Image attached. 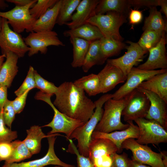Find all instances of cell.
<instances>
[{
	"label": "cell",
	"instance_id": "6da1fadb",
	"mask_svg": "<svg viewBox=\"0 0 167 167\" xmlns=\"http://www.w3.org/2000/svg\"><path fill=\"white\" fill-rule=\"evenodd\" d=\"M53 105L61 113L84 123L92 116L95 105L74 82H65L58 87Z\"/></svg>",
	"mask_w": 167,
	"mask_h": 167
},
{
	"label": "cell",
	"instance_id": "7a4b0ae2",
	"mask_svg": "<svg viewBox=\"0 0 167 167\" xmlns=\"http://www.w3.org/2000/svg\"><path fill=\"white\" fill-rule=\"evenodd\" d=\"M112 97L113 94H106L95 101L96 109L92 116L83 125L76 128L71 135L70 139L75 138L77 140V148L81 155L88 157V146L92 140V134L103 115V105Z\"/></svg>",
	"mask_w": 167,
	"mask_h": 167
},
{
	"label": "cell",
	"instance_id": "3957f363",
	"mask_svg": "<svg viewBox=\"0 0 167 167\" xmlns=\"http://www.w3.org/2000/svg\"><path fill=\"white\" fill-rule=\"evenodd\" d=\"M131 93L120 99L115 100L111 98L105 102L102 117L94 131L109 133L117 130L122 131L128 127L129 124L122 123L121 118L122 111Z\"/></svg>",
	"mask_w": 167,
	"mask_h": 167
},
{
	"label": "cell",
	"instance_id": "277c9868",
	"mask_svg": "<svg viewBox=\"0 0 167 167\" xmlns=\"http://www.w3.org/2000/svg\"><path fill=\"white\" fill-rule=\"evenodd\" d=\"M53 95L40 91L37 92L35 96V99L43 101L48 104L54 111V116L52 120L42 127H49L51 128L52 130L48 133V135L63 133L65 134L66 137L68 139L76 128L84 123L70 118L59 111L51 101L50 98Z\"/></svg>",
	"mask_w": 167,
	"mask_h": 167
},
{
	"label": "cell",
	"instance_id": "5b68a950",
	"mask_svg": "<svg viewBox=\"0 0 167 167\" xmlns=\"http://www.w3.org/2000/svg\"><path fill=\"white\" fill-rule=\"evenodd\" d=\"M127 14L109 11L106 14L95 15L87 23L97 27L103 37L122 41L123 39L120 34L119 28L126 22Z\"/></svg>",
	"mask_w": 167,
	"mask_h": 167
},
{
	"label": "cell",
	"instance_id": "8992f818",
	"mask_svg": "<svg viewBox=\"0 0 167 167\" xmlns=\"http://www.w3.org/2000/svg\"><path fill=\"white\" fill-rule=\"evenodd\" d=\"M37 1L33 0L31 3L24 6H15L6 12L1 11L0 9V17L6 19L13 31L19 34L25 30L28 32H32L36 20L31 15L29 10Z\"/></svg>",
	"mask_w": 167,
	"mask_h": 167
},
{
	"label": "cell",
	"instance_id": "52a82bcc",
	"mask_svg": "<svg viewBox=\"0 0 167 167\" xmlns=\"http://www.w3.org/2000/svg\"><path fill=\"white\" fill-rule=\"evenodd\" d=\"M118 151L115 145L109 139H92L88 157L96 167H111L112 157Z\"/></svg>",
	"mask_w": 167,
	"mask_h": 167
},
{
	"label": "cell",
	"instance_id": "ba28073f",
	"mask_svg": "<svg viewBox=\"0 0 167 167\" xmlns=\"http://www.w3.org/2000/svg\"><path fill=\"white\" fill-rule=\"evenodd\" d=\"M0 48L2 54L10 52L19 58L23 57L29 50L21 35L12 30L7 20L3 18H2Z\"/></svg>",
	"mask_w": 167,
	"mask_h": 167
},
{
	"label": "cell",
	"instance_id": "9c48e42d",
	"mask_svg": "<svg viewBox=\"0 0 167 167\" xmlns=\"http://www.w3.org/2000/svg\"><path fill=\"white\" fill-rule=\"evenodd\" d=\"M137 124L139 135L136 140L141 144H152L158 146L161 143L167 142V131L156 121L139 118L134 121Z\"/></svg>",
	"mask_w": 167,
	"mask_h": 167
},
{
	"label": "cell",
	"instance_id": "30bf717a",
	"mask_svg": "<svg viewBox=\"0 0 167 167\" xmlns=\"http://www.w3.org/2000/svg\"><path fill=\"white\" fill-rule=\"evenodd\" d=\"M57 33L54 31L33 32L23 38L26 44L29 47V56L40 52L45 54L50 46H64L65 45L59 39Z\"/></svg>",
	"mask_w": 167,
	"mask_h": 167
},
{
	"label": "cell",
	"instance_id": "8fae6325",
	"mask_svg": "<svg viewBox=\"0 0 167 167\" xmlns=\"http://www.w3.org/2000/svg\"><path fill=\"white\" fill-rule=\"evenodd\" d=\"M122 149L130 150L132 153V160L148 165L151 167H165L161 153L153 151L147 145L141 144L133 138H129L122 144Z\"/></svg>",
	"mask_w": 167,
	"mask_h": 167
},
{
	"label": "cell",
	"instance_id": "7c38bea8",
	"mask_svg": "<svg viewBox=\"0 0 167 167\" xmlns=\"http://www.w3.org/2000/svg\"><path fill=\"white\" fill-rule=\"evenodd\" d=\"M167 71V69L146 70L133 67L126 76V83L113 94L112 99L118 100L129 95L143 81L157 74Z\"/></svg>",
	"mask_w": 167,
	"mask_h": 167
},
{
	"label": "cell",
	"instance_id": "4fadbf2b",
	"mask_svg": "<svg viewBox=\"0 0 167 167\" xmlns=\"http://www.w3.org/2000/svg\"><path fill=\"white\" fill-rule=\"evenodd\" d=\"M150 106L146 96L137 88L131 92V97L123 110L122 116L125 121L145 118Z\"/></svg>",
	"mask_w": 167,
	"mask_h": 167
},
{
	"label": "cell",
	"instance_id": "5bb4252c",
	"mask_svg": "<svg viewBox=\"0 0 167 167\" xmlns=\"http://www.w3.org/2000/svg\"><path fill=\"white\" fill-rule=\"evenodd\" d=\"M129 45L125 47L127 52L122 56L115 59H108V62L120 69L126 76L133 66L142 60L148 51L144 50L137 43L126 42Z\"/></svg>",
	"mask_w": 167,
	"mask_h": 167
},
{
	"label": "cell",
	"instance_id": "9a60e30c",
	"mask_svg": "<svg viewBox=\"0 0 167 167\" xmlns=\"http://www.w3.org/2000/svg\"><path fill=\"white\" fill-rule=\"evenodd\" d=\"M62 136L56 133L51 135L47 137L49 148L46 154L43 157L19 163H4L2 167H44L49 165H59L63 167H75L74 165L68 164L62 161L57 156L54 149V145L56 139V136Z\"/></svg>",
	"mask_w": 167,
	"mask_h": 167
},
{
	"label": "cell",
	"instance_id": "2e32d148",
	"mask_svg": "<svg viewBox=\"0 0 167 167\" xmlns=\"http://www.w3.org/2000/svg\"><path fill=\"white\" fill-rule=\"evenodd\" d=\"M137 88L146 96L150 102L149 108L145 118L156 122L167 131V103L152 92Z\"/></svg>",
	"mask_w": 167,
	"mask_h": 167
},
{
	"label": "cell",
	"instance_id": "e0dca14e",
	"mask_svg": "<svg viewBox=\"0 0 167 167\" xmlns=\"http://www.w3.org/2000/svg\"><path fill=\"white\" fill-rule=\"evenodd\" d=\"M166 44L165 32H164L159 41L155 46L148 50L149 55L147 60L137 67L146 70H154L158 68L167 69Z\"/></svg>",
	"mask_w": 167,
	"mask_h": 167
},
{
	"label": "cell",
	"instance_id": "ac0fdd59",
	"mask_svg": "<svg viewBox=\"0 0 167 167\" xmlns=\"http://www.w3.org/2000/svg\"><path fill=\"white\" fill-rule=\"evenodd\" d=\"M129 124L128 128L122 131H115L109 133L94 131L92 135V139L105 138L111 141L116 146L118 151L117 153H121L122 151V144L127 139H137L139 136V128L135 125L133 121L127 122Z\"/></svg>",
	"mask_w": 167,
	"mask_h": 167
},
{
	"label": "cell",
	"instance_id": "d6986e66",
	"mask_svg": "<svg viewBox=\"0 0 167 167\" xmlns=\"http://www.w3.org/2000/svg\"><path fill=\"white\" fill-rule=\"evenodd\" d=\"M97 75L102 93L110 91L118 84L124 82L126 79L120 69L108 62Z\"/></svg>",
	"mask_w": 167,
	"mask_h": 167
},
{
	"label": "cell",
	"instance_id": "ffe728a7",
	"mask_svg": "<svg viewBox=\"0 0 167 167\" xmlns=\"http://www.w3.org/2000/svg\"><path fill=\"white\" fill-rule=\"evenodd\" d=\"M99 0H81L77 6L76 12L72 15L70 22L65 25L73 29L87 23V21L95 15V9Z\"/></svg>",
	"mask_w": 167,
	"mask_h": 167
},
{
	"label": "cell",
	"instance_id": "44dd1931",
	"mask_svg": "<svg viewBox=\"0 0 167 167\" xmlns=\"http://www.w3.org/2000/svg\"><path fill=\"white\" fill-rule=\"evenodd\" d=\"M138 88L156 94L167 103V71L154 75Z\"/></svg>",
	"mask_w": 167,
	"mask_h": 167
},
{
	"label": "cell",
	"instance_id": "7402d4cb",
	"mask_svg": "<svg viewBox=\"0 0 167 167\" xmlns=\"http://www.w3.org/2000/svg\"><path fill=\"white\" fill-rule=\"evenodd\" d=\"M62 0H58L56 3L37 19L34 25V32L53 31L56 24Z\"/></svg>",
	"mask_w": 167,
	"mask_h": 167
},
{
	"label": "cell",
	"instance_id": "603a6c76",
	"mask_svg": "<svg viewBox=\"0 0 167 167\" xmlns=\"http://www.w3.org/2000/svg\"><path fill=\"white\" fill-rule=\"evenodd\" d=\"M6 55V60L0 70V84L9 88L18 71L17 63L19 57L10 52Z\"/></svg>",
	"mask_w": 167,
	"mask_h": 167
},
{
	"label": "cell",
	"instance_id": "cb8c5ba5",
	"mask_svg": "<svg viewBox=\"0 0 167 167\" xmlns=\"http://www.w3.org/2000/svg\"><path fill=\"white\" fill-rule=\"evenodd\" d=\"M63 35L70 38H78L92 41L98 40L103 37L96 26L87 23L77 28L64 31Z\"/></svg>",
	"mask_w": 167,
	"mask_h": 167
},
{
	"label": "cell",
	"instance_id": "d4e9b609",
	"mask_svg": "<svg viewBox=\"0 0 167 167\" xmlns=\"http://www.w3.org/2000/svg\"><path fill=\"white\" fill-rule=\"evenodd\" d=\"M107 59L102 53L99 40L92 41L82 66L83 70L87 72L93 66L103 64Z\"/></svg>",
	"mask_w": 167,
	"mask_h": 167
},
{
	"label": "cell",
	"instance_id": "484cf974",
	"mask_svg": "<svg viewBox=\"0 0 167 167\" xmlns=\"http://www.w3.org/2000/svg\"><path fill=\"white\" fill-rule=\"evenodd\" d=\"M41 126L34 125L26 130L27 135L23 141L33 155L40 152L41 149L42 139L47 138L50 135H45Z\"/></svg>",
	"mask_w": 167,
	"mask_h": 167
},
{
	"label": "cell",
	"instance_id": "4316f807",
	"mask_svg": "<svg viewBox=\"0 0 167 167\" xmlns=\"http://www.w3.org/2000/svg\"><path fill=\"white\" fill-rule=\"evenodd\" d=\"M73 46V60L72 66L76 68L82 66L91 41L78 38H70Z\"/></svg>",
	"mask_w": 167,
	"mask_h": 167
},
{
	"label": "cell",
	"instance_id": "83f0119b",
	"mask_svg": "<svg viewBox=\"0 0 167 167\" xmlns=\"http://www.w3.org/2000/svg\"><path fill=\"white\" fill-rule=\"evenodd\" d=\"M131 7L128 0H101L95 9V15H103L110 11L127 14Z\"/></svg>",
	"mask_w": 167,
	"mask_h": 167
},
{
	"label": "cell",
	"instance_id": "f1b7e54d",
	"mask_svg": "<svg viewBox=\"0 0 167 167\" xmlns=\"http://www.w3.org/2000/svg\"><path fill=\"white\" fill-rule=\"evenodd\" d=\"M143 29V31L150 30L160 33L166 32V24L156 7L150 8L149 14L145 18Z\"/></svg>",
	"mask_w": 167,
	"mask_h": 167
},
{
	"label": "cell",
	"instance_id": "f546056e",
	"mask_svg": "<svg viewBox=\"0 0 167 167\" xmlns=\"http://www.w3.org/2000/svg\"><path fill=\"white\" fill-rule=\"evenodd\" d=\"M74 83L89 96H95L101 92L99 79L97 74H91L75 80Z\"/></svg>",
	"mask_w": 167,
	"mask_h": 167
},
{
	"label": "cell",
	"instance_id": "4dcf8cb0",
	"mask_svg": "<svg viewBox=\"0 0 167 167\" xmlns=\"http://www.w3.org/2000/svg\"><path fill=\"white\" fill-rule=\"evenodd\" d=\"M81 0H62L56 24L62 26L71 21L74 11Z\"/></svg>",
	"mask_w": 167,
	"mask_h": 167
},
{
	"label": "cell",
	"instance_id": "1f68e13d",
	"mask_svg": "<svg viewBox=\"0 0 167 167\" xmlns=\"http://www.w3.org/2000/svg\"><path fill=\"white\" fill-rule=\"evenodd\" d=\"M13 146L12 154L5 163H17L31 158L32 155L26 147L23 141L19 140L11 142Z\"/></svg>",
	"mask_w": 167,
	"mask_h": 167
},
{
	"label": "cell",
	"instance_id": "d6a6232c",
	"mask_svg": "<svg viewBox=\"0 0 167 167\" xmlns=\"http://www.w3.org/2000/svg\"><path fill=\"white\" fill-rule=\"evenodd\" d=\"M102 53L107 58L116 55L126 46L122 41L104 37L99 39Z\"/></svg>",
	"mask_w": 167,
	"mask_h": 167
},
{
	"label": "cell",
	"instance_id": "836d02e7",
	"mask_svg": "<svg viewBox=\"0 0 167 167\" xmlns=\"http://www.w3.org/2000/svg\"><path fill=\"white\" fill-rule=\"evenodd\" d=\"M163 32L160 33L152 30H144L137 43L143 49L148 51L159 41Z\"/></svg>",
	"mask_w": 167,
	"mask_h": 167
},
{
	"label": "cell",
	"instance_id": "e575fe53",
	"mask_svg": "<svg viewBox=\"0 0 167 167\" xmlns=\"http://www.w3.org/2000/svg\"><path fill=\"white\" fill-rule=\"evenodd\" d=\"M58 0H37L34 5L29 10L32 17L36 20L52 7Z\"/></svg>",
	"mask_w": 167,
	"mask_h": 167
},
{
	"label": "cell",
	"instance_id": "d590c367",
	"mask_svg": "<svg viewBox=\"0 0 167 167\" xmlns=\"http://www.w3.org/2000/svg\"><path fill=\"white\" fill-rule=\"evenodd\" d=\"M34 76L36 88L45 93L52 95L55 94L57 90L58 87L56 86L54 83L42 78L35 70Z\"/></svg>",
	"mask_w": 167,
	"mask_h": 167
},
{
	"label": "cell",
	"instance_id": "8d00e7d4",
	"mask_svg": "<svg viewBox=\"0 0 167 167\" xmlns=\"http://www.w3.org/2000/svg\"><path fill=\"white\" fill-rule=\"evenodd\" d=\"M17 137V131L12 130L5 124L3 118L2 109L0 112V142H11L16 139Z\"/></svg>",
	"mask_w": 167,
	"mask_h": 167
},
{
	"label": "cell",
	"instance_id": "74e56055",
	"mask_svg": "<svg viewBox=\"0 0 167 167\" xmlns=\"http://www.w3.org/2000/svg\"><path fill=\"white\" fill-rule=\"evenodd\" d=\"M34 69L31 66L29 68L26 77L22 85L15 92V94L18 96L28 90L36 88L34 78Z\"/></svg>",
	"mask_w": 167,
	"mask_h": 167
},
{
	"label": "cell",
	"instance_id": "f35d334b",
	"mask_svg": "<svg viewBox=\"0 0 167 167\" xmlns=\"http://www.w3.org/2000/svg\"><path fill=\"white\" fill-rule=\"evenodd\" d=\"M2 112L4 122L7 127L11 129L16 114L12 104V101L7 99L3 105Z\"/></svg>",
	"mask_w": 167,
	"mask_h": 167
},
{
	"label": "cell",
	"instance_id": "ab89813d",
	"mask_svg": "<svg viewBox=\"0 0 167 167\" xmlns=\"http://www.w3.org/2000/svg\"><path fill=\"white\" fill-rule=\"evenodd\" d=\"M68 140L70 142L69 149H71V151L77 156V167H96L88 157L79 153L71 139H69Z\"/></svg>",
	"mask_w": 167,
	"mask_h": 167
},
{
	"label": "cell",
	"instance_id": "60d3db41",
	"mask_svg": "<svg viewBox=\"0 0 167 167\" xmlns=\"http://www.w3.org/2000/svg\"><path fill=\"white\" fill-rule=\"evenodd\" d=\"M129 159L125 152L122 154L115 153L112 157V162L111 167H130Z\"/></svg>",
	"mask_w": 167,
	"mask_h": 167
},
{
	"label": "cell",
	"instance_id": "b9f144b4",
	"mask_svg": "<svg viewBox=\"0 0 167 167\" xmlns=\"http://www.w3.org/2000/svg\"><path fill=\"white\" fill-rule=\"evenodd\" d=\"M30 90H28L12 101V104L16 113H19L24 109L28 94Z\"/></svg>",
	"mask_w": 167,
	"mask_h": 167
},
{
	"label": "cell",
	"instance_id": "7bdbcfd3",
	"mask_svg": "<svg viewBox=\"0 0 167 167\" xmlns=\"http://www.w3.org/2000/svg\"><path fill=\"white\" fill-rule=\"evenodd\" d=\"M11 142H0V162L6 161L11 156L13 151Z\"/></svg>",
	"mask_w": 167,
	"mask_h": 167
},
{
	"label": "cell",
	"instance_id": "ee69618b",
	"mask_svg": "<svg viewBox=\"0 0 167 167\" xmlns=\"http://www.w3.org/2000/svg\"><path fill=\"white\" fill-rule=\"evenodd\" d=\"M131 6H145L149 8L159 6V0H128Z\"/></svg>",
	"mask_w": 167,
	"mask_h": 167
},
{
	"label": "cell",
	"instance_id": "f6af8a7d",
	"mask_svg": "<svg viewBox=\"0 0 167 167\" xmlns=\"http://www.w3.org/2000/svg\"><path fill=\"white\" fill-rule=\"evenodd\" d=\"M143 18L142 11L136 9H131L129 19L130 23L135 25L140 23Z\"/></svg>",
	"mask_w": 167,
	"mask_h": 167
},
{
	"label": "cell",
	"instance_id": "bcb514c9",
	"mask_svg": "<svg viewBox=\"0 0 167 167\" xmlns=\"http://www.w3.org/2000/svg\"><path fill=\"white\" fill-rule=\"evenodd\" d=\"M5 86L0 84V112L7 99V89Z\"/></svg>",
	"mask_w": 167,
	"mask_h": 167
},
{
	"label": "cell",
	"instance_id": "7dc6e473",
	"mask_svg": "<svg viewBox=\"0 0 167 167\" xmlns=\"http://www.w3.org/2000/svg\"><path fill=\"white\" fill-rule=\"evenodd\" d=\"M33 0H6V2L14 4L15 6H24L32 2Z\"/></svg>",
	"mask_w": 167,
	"mask_h": 167
},
{
	"label": "cell",
	"instance_id": "c3c4849f",
	"mask_svg": "<svg viewBox=\"0 0 167 167\" xmlns=\"http://www.w3.org/2000/svg\"><path fill=\"white\" fill-rule=\"evenodd\" d=\"M159 6H160L161 7L160 11L164 14L167 17V1L166 0H159Z\"/></svg>",
	"mask_w": 167,
	"mask_h": 167
},
{
	"label": "cell",
	"instance_id": "681fc988",
	"mask_svg": "<svg viewBox=\"0 0 167 167\" xmlns=\"http://www.w3.org/2000/svg\"><path fill=\"white\" fill-rule=\"evenodd\" d=\"M129 163L130 167H151L130 159Z\"/></svg>",
	"mask_w": 167,
	"mask_h": 167
},
{
	"label": "cell",
	"instance_id": "f907efd6",
	"mask_svg": "<svg viewBox=\"0 0 167 167\" xmlns=\"http://www.w3.org/2000/svg\"><path fill=\"white\" fill-rule=\"evenodd\" d=\"M162 156V162L165 167H167V152L163 151H160Z\"/></svg>",
	"mask_w": 167,
	"mask_h": 167
},
{
	"label": "cell",
	"instance_id": "816d5d0a",
	"mask_svg": "<svg viewBox=\"0 0 167 167\" xmlns=\"http://www.w3.org/2000/svg\"><path fill=\"white\" fill-rule=\"evenodd\" d=\"M8 7V5L6 3L4 0H0V9H5Z\"/></svg>",
	"mask_w": 167,
	"mask_h": 167
},
{
	"label": "cell",
	"instance_id": "f5cc1de1",
	"mask_svg": "<svg viewBox=\"0 0 167 167\" xmlns=\"http://www.w3.org/2000/svg\"><path fill=\"white\" fill-rule=\"evenodd\" d=\"M6 57L5 54L0 55V70L3 63L4 58Z\"/></svg>",
	"mask_w": 167,
	"mask_h": 167
},
{
	"label": "cell",
	"instance_id": "db71d44e",
	"mask_svg": "<svg viewBox=\"0 0 167 167\" xmlns=\"http://www.w3.org/2000/svg\"><path fill=\"white\" fill-rule=\"evenodd\" d=\"M1 21L2 18L0 17V33L1 30Z\"/></svg>",
	"mask_w": 167,
	"mask_h": 167
},
{
	"label": "cell",
	"instance_id": "11a10c76",
	"mask_svg": "<svg viewBox=\"0 0 167 167\" xmlns=\"http://www.w3.org/2000/svg\"><path fill=\"white\" fill-rule=\"evenodd\" d=\"M44 167H46L45 166ZM54 167H63L62 166H59V165H56Z\"/></svg>",
	"mask_w": 167,
	"mask_h": 167
}]
</instances>
